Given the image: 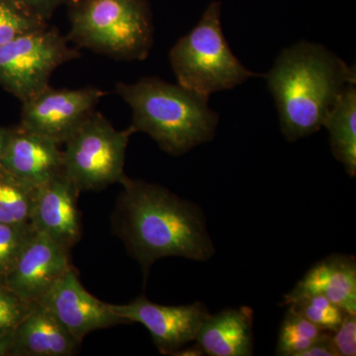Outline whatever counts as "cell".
<instances>
[{"mask_svg": "<svg viewBox=\"0 0 356 356\" xmlns=\"http://www.w3.org/2000/svg\"><path fill=\"white\" fill-rule=\"evenodd\" d=\"M114 229L147 274L154 262L178 257L206 261L215 254L203 211L161 185L121 178Z\"/></svg>", "mask_w": 356, "mask_h": 356, "instance_id": "obj_1", "label": "cell"}, {"mask_svg": "<svg viewBox=\"0 0 356 356\" xmlns=\"http://www.w3.org/2000/svg\"><path fill=\"white\" fill-rule=\"evenodd\" d=\"M264 76L288 142L318 132L346 88L356 83L355 65L308 41L284 49Z\"/></svg>", "mask_w": 356, "mask_h": 356, "instance_id": "obj_2", "label": "cell"}, {"mask_svg": "<svg viewBox=\"0 0 356 356\" xmlns=\"http://www.w3.org/2000/svg\"><path fill=\"white\" fill-rule=\"evenodd\" d=\"M115 91L132 109L134 133L147 134L170 156L188 153L215 137L220 118L209 96L151 76L118 83Z\"/></svg>", "mask_w": 356, "mask_h": 356, "instance_id": "obj_3", "label": "cell"}, {"mask_svg": "<svg viewBox=\"0 0 356 356\" xmlns=\"http://www.w3.org/2000/svg\"><path fill=\"white\" fill-rule=\"evenodd\" d=\"M67 41L121 60H144L154 44L146 0H77Z\"/></svg>", "mask_w": 356, "mask_h": 356, "instance_id": "obj_4", "label": "cell"}, {"mask_svg": "<svg viewBox=\"0 0 356 356\" xmlns=\"http://www.w3.org/2000/svg\"><path fill=\"white\" fill-rule=\"evenodd\" d=\"M170 62L178 84L209 97L236 88L252 77L262 76L247 69L229 48L218 1L212 2L197 25L175 44Z\"/></svg>", "mask_w": 356, "mask_h": 356, "instance_id": "obj_5", "label": "cell"}, {"mask_svg": "<svg viewBox=\"0 0 356 356\" xmlns=\"http://www.w3.org/2000/svg\"><path fill=\"white\" fill-rule=\"evenodd\" d=\"M133 134L131 127L117 130L93 111L65 140L64 172L79 192L100 191L120 181Z\"/></svg>", "mask_w": 356, "mask_h": 356, "instance_id": "obj_6", "label": "cell"}, {"mask_svg": "<svg viewBox=\"0 0 356 356\" xmlns=\"http://www.w3.org/2000/svg\"><path fill=\"white\" fill-rule=\"evenodd\" d=\"M79 57L55 28L26 33L0 46V86L25 102L50 86L60 65Z\"/></svg>", "mask_w": 356, "mask_h": 356, "instance_id": "obj_7", "label": "cell"}, {"mask_svg": "<svg viewBox=\"0 0 356 356\" xmlns=\"http://www.w3.org/2000/svg\"><path fill=\"white\" fill-rule=\"evenodd\" d=\"M104 92L88 86L77 89H57L47 86L23 102L22 127L65 144L88 119Z\"/></svg>", "mask_w": 356, "mask_h": 356, "instance_id": "obj_8", "label": "cell"}, {"mask_svg": "<svg viewBox=\"0 0 356 356\" xmlns=\"http://www.w3.org/2000/svg\"><path fill=\"white\" fill-rule=\"evenodd\" d=\"M111 305L126 323H140L153 337L163 355H175L186 344L195 341L199 329L210 315L200 302L182 306L159 305L145 296L125 305Z\"/></svg>", "mask_w": 356, "mask_h": 356, "instance_id": "obj_9", "label": "cell"}, {"mask_svg": "<svg viewBox=\"0 0 356 356\" xmlns=\"http://www.w3.org/2000/svg\"><path fill=\"white\" fill-rule=\"evenodd\" d=\"M40 303L48 308L81 343L89 332L126 324L125 321L112 310L110 304L95 298L83 287L72 266L65 271Z\"/></svg>", "mask_w": 356, "mask_h": 356, "instance_id": "obj_10", "label": "cell"}, {"mask_svg": "<svg viewBox=\"0 0 356 356\" xmlns=\"http://www.w3.org/2000/svg\"><path fill=\"white\" fill-rule=\"evenodd\" d=\"M70 252L35 231L2 282L28 303H36L70 268Z\"/></svg>", "mask_w": 356, "mask_h": 356, "instance_id": "obj_11", "label": "cell"}, {"mask_svg": "<svg viewBox=\"0 0 356 356\" xmlns=\"http://www.w3.org/2000/svg\"><path fill=\"white\" fill-rule=\"evenodd\" d=\"M81 193L65 172L42 184L37 191L32 227L65 250H72L81 238L77 198Z\"/></svg>", "mask_w": 356, "mask_h": 356, "instance_id": "obj_12", "label": "cell"}, {"mask_svg": "<svg viewBox=\"0 0 356 356\" xmlns=\"http://www.w3.org/2000/svg\"><path fill=\"white\" fill-rule=\"evenodd\" d=\"M0 165L39 187L64 172V154L57 143L19 125L11 128Z\"/></svg>", "mask_w": 356, "mask_h": 356, "instance_id": "obj_13", "label": "cell"}, {"mask_svg": "<svg viewBox=\"0 0 356 356\" xmlns=\"http://www.w3.org/2000/svg\"><path fill=\"white\" fill-rule=\"evenodd\" d=\"M307 295H322L343 309L356 314V262L353 257L332 254L314 264L284 297L283 305Z\"/></svg>", "mask_w": 356, "mask_h": 356, "instance_id": "obj_14", "label": "cell"}, {"mask_svg": "<svg viewBox=\"0 0 356 356\" xmlns=\"http://www.w3.org/2000/svg\"><path fill=\"white\" fill-rule=\"evenodd\" d=\"M79 346L54 314L36 302L13 332L10 355L69 356Z\"/></svg>", "mask_w": 356, "mask_h": 356, "instance_id": "obj_15", "label": "cell"}, {"mask_svg": "<svg viewBox=\"0 0 356 356\" xmlns=\"http://www.w3.org/2000/svg\"><path fill=\"white\" fill-rule=\"evenodd\" d=\"M195 341L210 356L252 355L254 311L243 306L210 314L199 329Z\"/></svg>", "mask_w": 356, "mask_h": 356, "instance_id": "obj_16", "label": "cell"}, {"mask_svg": "<svg viewBox=\"0 0 356 356\" xmlns=\"http://www.w3.org/2000/svg\"><path fill=\"white\" fill-rule=\"evenodd\" d=\"M330 136L332 154L351 177L356 175V83L339 98L324 126Z\"/></svg>", "mask_w": 356, "mask_h": 356, "instance_id": "obj_17", "label": "cell"}, {"mask_svg": "<svg viewBox=\"0 0 356 356\" xmlns=\"http://www.w3.org/2000/svg\"><path fill=\"white\" fill-rule=\"evenodd\" d=\"M37 191L38 187L21 179L0 165V222L13 226L32 227Z\"/></svg>", "mask_w": 356, "mask_h": 356, "instance_id": "obj_18", "label": "cell"}, {"mask_svg": "<svg viewBox=\"0 0 356 356\" xmlns=\"http://www.w3.org/2000/svg\"><path fill=\"white\" fill-rule=\"evenodd\" d=\"M324 332L327 331L318 329L317 325L312 324L310 321L289 307L281 324L276 355L300 356Z\"/></svg>", "mask_w": 356, "mask_h": 356, "instance_id": "obj_19", "label": "cell"}, {"mask_svg": "<svg viewBox=\"0 0 356 356\" xmlns=\"http://www.w3.org/2000/svg\"><path fill=\"white\" fill-rule=\"evenodd\" d=\"M288 307L303 316L323 331H336L346 312L322 295H307L293 301Z\"/></svg>", "mask_w": 356, "mask_h": 356, "instance_id": "obj_20", "label": "cell"}, {"mask_svg": "<svg viewBox=\"0 0 356 356\" xmlns=\"http://www.w3.org/2000/svg\"><path fill=\"white\" fill-rule=\"evenodd\" d=\"M47 26L46 20L27 13L11 0H0V46Z\"/></svg>", "mask_w": 356, "mask_h": 356, "instance_id": "obj_21", "label": "cell"}, {"mask_svg": "<svg viewBox=\"0 0 356 356\" xmlns=\"http://www.w3.org/2000/svg\"><path fill=\"white\" fill-rule=\"evenodd\" d=\"M34 233L32 227L13 226L0 222V281L13 268Z\"/></svg>", "mask_w": 356, "mask_h": 356, "instance_id": "obj_22", "label": "cell"}, {"mask_svg": "<svg viewBox=\"0 0 356 356\" xmlns=\"http://www.w3.org/2000/svg\"><path fill=\"white\" fill-rule=\"evenodd\" d=\"M32 304L20 298L0 281V337L11 336L13 334L27 315Z\"/></svg>", "mask_w": 356, "mask_h": 356, "instance_id": "obj_23", "label": "cell"}, {"mask_svg": "<svg viewBox=\"0 0 356 356\" xmlns=\"http://www.w3.org/2000/svg\"><path fill=\"white\" fill-rule=\"evenodd\" d=\"M332 341L339 356L356 355V314L346 313Z\"/></svg>", "mask_w": 356, "mask_h": 356, "instance_id": "obj_24", "label": "cell"}, {"mask_svg": "<svg viewBox=\"0 0 356 356\" xmlns=\"http://www.w3.org/2000/svg\"><path fill=\"white\" fill-rule=\"evenodd\" d=\"M27 13L43 20H49L54 13L63 6H72L77 0H11Z\"/></svg>", "mask_w": 356, "mask_h": 356, "instance_id": "obj_25", "label": "cell"}, {"mask_svg": "<svg viewBox=\"0 0 356 356\" xmlns=\"http://www.w3.org/2000/svg\"><path fill=\"white\" fill-rule=\"evenodd\" d=\"M300 356H339L332 343V332H324V334Z\"/></svg>", "mask_w": 356, "mask_h": 356, "instance_id": "obj_26", "label": "cell"}, {"mask_svg": "<svg viewBox=\"0 0 356 356\" xmlns=\"http://www.w3.org/2000/svg\"><path fill=\"white\" fill-rule=\"evenodd\" d=\"M11 348H13V334L0 337V356L10 355Z\"/></svg>", "mask_w": 356, "mask_h": 356, "instance_id": "obj_27", "label": "cell"}, {"mask_svg": "<svg viewBox=\"0 0 356 356\" xmlns=\"http://www.w3.org/2000/svg\"><path fill=\"white\" fill-rule=\"evenodd\" d=\"M10 134L11 128L0 127V159H1L4 152H6L9 138H10Z\"/></svg>", "mask_w": 356, "mask_h": 356, "instance_id": "obj_28", "label": "cell"}, {"mask_svg": "<svg viewBox=\"0 0 356 356\" xmlns=\"http://www.w3.org/2000/svg\"><path fill=\"white\" fill-rule=\"evenodd\" d=\"M204 355L202 348L199 346V344L196 343L195 346H189V348H181V350H178L175 355H180V356H199Z\"/></svg>", "mask_w": 356, "mask_h": 356, "instance_id": "obj_29", "label": "cell"}]
</instances>
